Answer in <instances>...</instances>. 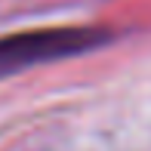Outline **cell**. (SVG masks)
<instances>
[{
  "label": "cell",
  "mask_w": 151,
  "mask_h": 151,
  "mask_svg": "<svg viewBox=\"0 0 151 151\" xmlns=\"http://www.w3.org/2000/svg\"><path fill=\"white\" fill-rule=\"evenodd\" d=\"M111 31L102 28H46L25 31L0 40V77H9L40 62H56L65 56H80L108 43Z\"/></svg>",
  "instance_id": "cell-1"
}]
</instances>
